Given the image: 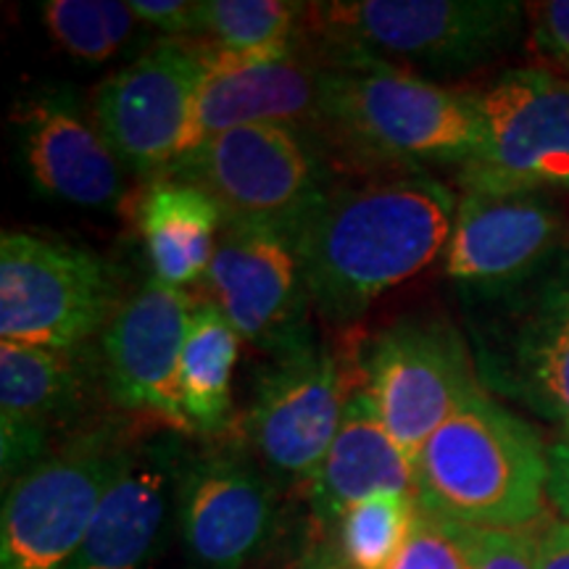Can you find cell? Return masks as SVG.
<instances>
[{
	"label": "cell",
	"instance_id": "1",
	"mask_svg": "<svg viewBox=\"0 0 569 569\" xmlns=\"http://www.w3.org/2000/svg\"><path fill=\"white\" fill-rule=\"evenodd\" d=\"M457 203L448 184L425 172L330 190L296 232L311 309L330 322H351L443 259Z\"/></svg>",
	"mask_w": 569,
	"mask_h": 569
},
{
	"label": "cell",
	"instance_id": "2",
	"mask_svg": "<svg viewBox=\"0 0 569 569\" xmlns=\"http://www.w3.org/2000/svg\"><path fill=\"white\" fill-rule=\"evenodd\" d=\"M319 127L346 151L422 172L427 163H465L482 140L478 90L446 88L351 48L327 46Z\"/></svg>",
	"mask_w": 569,
	"mask_h": 569
},
{
	"label": "cell",
	"instance_id": "3",
	"mask_svg": "<svg viewBox=\"0 0 569 569\" xmlns=\"http://www.w3.org/2000/svg\"><path fill=\"white\" fill-rule=\"evenodd\" d=\"M549 451L538 432L475 393L432 432L415 459L417 503L472 530H522L543 515Z\"/></svg>",
	"mask_w": 569,
	"mask_h": 569
},
{
	"label": "cell",
	"instance_id": "4",
	"mask_svg": "<svg viewBox=\"0 0 569 569\" xmlns=\"http://www.w3.org/2000/svg\"><path fill=\"white\" fill-rule=\"evenodd\" d=\"M306 19L327 46L396 67L465 71L515 46L528 6L515 0H332L309 3Z\"/></svg>",
	"mask_w": 569,
	"mask_h": 569
},
{
	"label": "cell",
	"instance_id": "5",
	"mask_svg": "<svg viewBox=\"0 0 569 569\" xmlns=\"http://www.w3.org/2000/svg\"><path fill=\"white\" fill-rule=\"evenodd\" d=\"M159 180L193 184L224 224L296 234L325 201L327 172L315 140L290 124H246L180 156Z\"/></svg>",
	"mask_w": 569,
	"mask_h": 569
},
{
	"label": "cell",
	"instance_id": "6",
	"mask_svg": "<svg viewBox=\"0 0 569 569\" xmlns=\"http://www.w3.org/2000/svg\"><path fill=\"white\" fill-rule=\"evenodd\" d=\"M130 443L119 427H96L13 480L3 498L0 569L67 567Z\"/></svg>",
	"mask_w": 569,
	"mask_h": 569
},
{
	"label": "cell",
	"instance_id": "7",
	"mask_svg": "<svg viewBox=\"0 0 569 569\" xmlns=\"http://www.w3.org/2000/svg\"><path fill=\"white\" fill-rule=\"evenodd\" d=\"M117 309V280L101 256L34 232H3L0 338L77 351Z\"/></svg>",
	"mask_w": 569,
	"mask_h": 569
},
{
	"label": "cell",
	"instance_id": "8",
	"mask_svg": "<svg viewBox=\"0 0 569 569\" xmlns=\"http://www.w3.org/2000/svg\"><path fill=\"white\" fill-rule=\"evenodd\" d=\"M482 140L459 167L461 190L549 193L569 190V80L522 67L478 90Z\"/></svg>",
	"mask_w": 569,
	"mask_h": 569
},
{
	"label": "cell",
	"instance_id": "9",
	"mask_svg": "<svg viewBox=\"0 0 569 569\" xmlns=\"http://www.w3.org/2000/svg\"><path fill=\"white\" fill-rule=\"evenodd\" d=\"M209 74L203 40L161 38L98 84L92 119L124 169L159 180L180 159Z\"/></svg>",
	"mask_w": 569,
	"mask_h": 569
},
{
	"label": "cell",
	"instance_id": "10",
	"mask_svg": "<svg viewBox=\"0 0 569 569\" xmlns=\"http://www.w3.org/2000/svg\"><path fill=\"white\" fill-rule=\"evenodd\" d=\"M490 301L475 348L480 382L569 427V251Z\"/></svg>",
	"mask_w": 569,
	"mask_h": 569
},
{
	"label": "cell",
	"instance_id": "11",
	"mask_svg": "<svg viewBox=\"0 0 569 569\" xmlns=\"http://www.w3.org/2000/svg\"><path fill=\"white\" fill-rule=\"evenodd\" d=\"M346 398L338 359L315 336L269 356L243 419L256 461L282 482L315 480L338 436Z\"/></svg>",
	"mask_w": 569,
	"mask_h": 569
},
{
	"label": "cell",
	"instance_id": "12",
	"mask_svg": "<svg viewBox=\"0 0 569 569\" xmlns=\"http://www.w3.org/2000/svg\"><path fill=\"white\" fill-rule=\"evenodd\" d=\"M365 372L367 393L411 465L432 432L482 390L465 340L440 319L388 327L369 346Z\"/></svg>",
	"mask_w": 569,
	"mask_h": 569
},
{
	"label": "cell",
	"instance_id": "13",
	"mask_svg": "<svg viewBox=\"0 0 569 569\" xmlns=\"http://www.w3.org/2000/svg\"><path fill=\"white\" fill-rule=\"evenodd\" d=\"M565 234L567 217L549 193L465 190L440 261L472 301H490L549 267Z\"/></svg>",
	"mask_w": 569,
	"mask_h": 569
},
{
	"label": "cell",
	"instance_id": "14",
	"mask_svg": "<svg viewBox=\"0 0 569 569\" xmlns=\"http://www.w3.org/2000/svg\"><path fill=\"white\" fill-rule=\"evenodd\" d=\"M201 282L238 338L267 356L315 336L296 234L224 224Z\"/></svg>",
	"mask_w": 569,
	"mask_h": 569
},
{
	"label": "cell",
	"instance_id": "15",
	"mask_svg": "<svg viewBox=\"0 0 569 569\" xmlns=\"http://www.w3.org/2000/svg\"><path fill=\"white\" fill-rule=\"evenodd\" d=\"M193 309L188 290L151 277L119 303L101 332V369L111 401L180 436H190L180 359Z\"/></svg>",
	"mask_w": 569,
	"mask_h": 569
},
{
	"label": "cell",
	"instance_id": "16",
	"mask_svg": "<svg viewBox=\"0 0 569 569\" xmlns=\"http://www.w3.org/2000/svg\"><path fill=\"white\" fill-rule=\"evenodd\" d=\"M174 509L198 569H243L272 536L277 490L251 453L217 446L184 457Z\"/></svg>",
	"mask_w": 569,
	"mask_h": 569
},
{
	"label": "cell",
	"instance_id": "17",
	"mask_svg": "<svg viewBox=\"0 0 569 569\" xmlns=\"http://www.w3.org/2000/svg\"><path fill=\"white\" fill-rule=\"evenodd\" d=\"M184 457L182 436L167 427L132 440L98 503L88 536L63 569L151 567L177 501Z\"/></svg>",
	"mask_w": 569,
	"mask_h": 569
},
{
	"label": "cell",
	"instance_id": "18",
	"mask_svg": "<svg viewBox=\"0 0 569 569\" xmlns=\"http://www.w3.org/2000/svg\"><path fill=\"white\" fill-rule=\"evenodd\" d=\"M19 148L42 196L82 209L109 211L122 203V161L71 96L46 92L27 101L19 113Z\"/></svg>",
	"mask_w": 569,
	"mask_h": 569
},
{
	"label": "cell",
	"instance_id": "19",
	"mask_svg": "<svg viewBox=\"0 0 569 569\" xmlns=\"http://www.w3.org/2000/svg\"><path fill=\"white\" fill-rule=\"evenodd\" d=\"M325 82L327 51L306 53L303 46L284 59L209 74L198 92L184 153L246 124H290L298 130L319 127Z\"/></svg>",
	"mask_w": 569,
	"mask_h": 569
},
{
	"label": "cell",
	"instance_id": "20",
	"mask_svg": "<svg viewBox=\"0 0 569 569\" xmlns=\"http://www.w3.org/2000/svg\"><path fill=\"white\" fill-rule=\"evenodd\" d=\"M84 390L74 351L0 340V448L3 475L21 478L46 459L51 427L71 415Z\"/></svg>",
	"mask_w": 569,
	"mask_h": 569
},
{
	"label": "cell",
	"instance_id": "21",
	"mask_svg": "<svg viewBox=\"0 0 569 569\" xmlns=\"http://www.w3.org/2000/svg\"><path fill=\"white\" fill-rule=\"evenodd\" d=\"M375 493L417 498L415 465L390 438L367 388H356L346 398L338 436L311 480V503L317 519L338 525L353 503Z\"/></svg>",
	"mask_w": 569,
	"mask_h": 569
},
{
	"label": "cell",
	"instance_id": "22",
	"mask_svg": "<svg viewBox=\"0 0 569 569\" xmlns=\"http://www.w3.org/2000/svg\"><path fill=\"white\" fill-rule=\"evenodd\" d=\"M224 217L193 184L153 180L140 203V232L156 280L188 288L209 272Z\"/></svg>",
	"mask_w": 569,
	"mask_h": 569
},
{
	"label": "cell",
	"instance_id": "23",
	"mask_svg": "<svg viewBox=\"0 0 569 569\" xmlns=\"http://www.w3.org/2000/svg\"><path fill=\"white\" fill-rule=\"evenodd\" d=\"M309 6L288 0H198V34L211 74L284 59L301 46Z\"/></svg>",
	"mask_w": 569,
	"mask_h": 569
},
{
	"label": "cell",
	"instance_id": "24",
	"mask_svg": "<svg viewBox=\"0 0 569 569\" xmlns=\"http://www.w3.org/2000/svg\"><path fill=\"white\" fill-rule=\"evenodd\" d=\"M240 338L211 301L196 303L180 359V393L190 432L219 438L232 422V369Z\"/></svg>",
	"mask_w": 569,
	"mask_h": 569
},
{
	"label": "cell",
	"instance_id": "25",
	"mask_svg": "<svg viewBox=\"0 0 569 569\" xmlns=\"http://www.w3.org/2000/svg\"><path fill=\"white\" fill-rule=\"evenodd\" d=\"M419 503L407 493H375L338 519L340 557L353 569H390L415 530Z\"/></svg>",
	"mask_w": 569,
	"mask_h": 569
},
{
	"label": "cell",
	"instance_id": "26",
	"mask_svg": "<svg viewBox=\"0 0 569 569\" xmlns=\"http://www.w3.org/2000/svg\"><path fill=\"white\" fill-rule=\"evenodd\" d=\"M46 30L74 59L109 61L132 38L138 17L119 0H46L40 6Z\"/></svg>",
	"mask_w": 569,
	"mask_h": 569
},
{
	"label": "cell",
	"instance_id": "27",
	"mask_svg": "<svg viewBox=\"0 0 569 569\" xmlns=\"http://www.w3.org/2000/svg\"><path fill=\"white\" fill-rule=\"evenodd\" d=\"M390 569H472L469 567V528L419 509L415 530Z\"/></svg>",
	"mask_w": 569,
	"mask_h": 569
},
{
	"label": "cell",
	"instance_id": "28",
	"mask_svg": "<svg viewBox=\"0 0 569 569\" xmlns=\"http://www.w3.org/2000/svg\"><path fill=\"white\" fill-rule=\"evenodd\" d=\"M538 530H472L469 528V567L472 569H538Z\"/></svg>",
	"mask_w": 569,
	"mask_h": 569
},
{
	"label": "cell",
	"instance_id": "29",
	"mask_svg": "<svg viewBox=\"0 0 569 569\" xmlns=\"http://www.w3.org/2000/svg\"><path fill=\"white\" fill-rule=\"evenodd\" d=\"M530 42L540 59L561 71L569 80V0H549V3L528 6Z\"/></svg>",
	"mask_w": 569,
	"mask_h": 569
},
{
	"label": "cell",
	"instance_id": "30",
	"mask_svg": "<svg viewBox=\"0 0 569 569\" xmlns=\"http://www.w3.org/2000/svg\"><path fill=\"white\" fill-rule=\"evenodd\" d=\"M146 27H153L167 38H196L198 34V0H130Z\"/></svg>",
	"mask_w": 569,
	"mask_h": 569
},
{
	"label": "cell",
	"instance_id": "31",
	"mask_svg": "<svg viewBox=\"0 0 569 569\" xmlns=\"http://www.w3.org/2000/svg\"><path fill=\"white\" fill-rule=\"evenodd\" d=\"M546 498L557 507L565 522H569V427L567 438L549 448V482Z\"/></svg>",
	"mask_w": 569,
	"mask_h": 569
},
{
	"label": "cell",
	"instance_id": "32",
	"mask_svg": "<svg viewBox=\"0 0 569 569\" xmlns=\"http://www.w3.org/2000/svg\"><path fill=\"white\" fill-rule=\"evenodd\" d=\"M538 569H569V522L557 519L538 530Z\"/></svg>",
	"mask_w": 569,
	"mask_h": 569
},
{
	"label": "cell",
	"instance_id": "33",
	"mask_svg": "<svg viewBox=\"0 0 569 569\" xmlns=\"http://www.w3.org/2000/svg\"><path fill=\"white\" fill-rule=\"evenodd\" d=\"M301 569H353V567L340 557V551H319L311 559H306V565Z\"/></svg>",
	"mask_w": 569,
	"mask_h": 569
}]
</instances>
